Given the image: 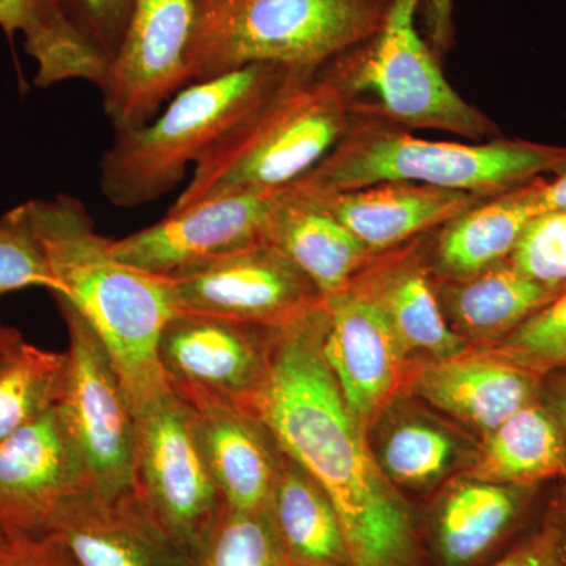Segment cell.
Returning a JSON list of instances; mask_svg holds the SVG:
<instances>
[{
  "label": "cell",
  "instance_id": "6da1fadb",
  "mask_svg": "<svg viewBox=\"0 0 566 566\" xmlns=\"http://www.w3.org/2000/svg\"><path fill=\"white\" fill-rule=\"evenodd\" d=\"M324 331V301L279 327L251 412L333 502L352 566H411V517L327 364Z\"/></svg>",
  "mask_w": 566,
  "mask_h": 566
},
{
  "label": "cell",
  "instance_id": "7a4b0ae2",
  "mask_svg": "<svg viewBox=\"0 0 566 566\" xmlns=\"http://www.w3.org/2000/svg\"><path fill=\"white\" fill-rule=\"evenodd\" d=\"M21 207L61 285L52 296L65 297L102 338L137 415L170 390L158 359L164 327L180 312L169 281L118 260L76 197Z\"/></svg>",
  "mask_w": 566,
  "mask_h": 566
},
{
  "label": "cell",
  "instance_id": "3957f363",
  "mask_svg": "<svg viewBox=\"0 0 566 566\" xmlns=\"http://www.w3.org/2000/svg\"><path fill=\"white\" fill-rule=\"evenodd\" d=\"M359 96L337 62L292 70L193 167L169 211L234 192L286 188L311 172L348 133Z\"/></svg>",
  "mask_w": 566,
  "mask_h": 566
},
{
  "label": "cell",
  "instance_id": "277c9868",
  "mask_svg": "<svg viewBox=\"0 0 566 566\" xmlns=\"http://www.w3.org/2000/svg\"><path fill=\"white\" fill-rule=\"evenodd\" d=\"M564 170L566 147L502 137L483 144L422 139L359 99L348 133L297 182L312 192L419 182L491 199Z\"/></svg>",
  "mask_w": 566,
  "mask_h": 566
},
{
  "label": "cell",
  "instance_id": "5b68a950",
  "mask_svg": "<svg viewBox=\"0 0 566 566\" xmlns=\"http://www.w3.org/2000/svg\"><path fill=\"white\" fill-rule=\"evenodd\" d=\"M395 0H196L189 84L253 63L316 70L370 43Z\"/></svg>",
  "mask_w": 566,
  "mask_h": 566
},
{
  "label": "cell",
  "instance_id": "8992f818",
  "mask_svg": "<svg viewBox=\"0 0 566 566\" xmlns=\"http://www.w3.org/2000/svg\"><path fill=\"white\" fill-rule=\"evenodd\" d=\"M292 70L253 63L192 82L151 122L114 132L99 159V189L107 202L142 207L174 191L189 164L199 163Z\"/></svg>",
  "mask_w": 566,
  "mask_h": 566
},
{
  "label": "cell",
  "instance_id": "52a82bcc",
  "mask_svg": "<svg viewBox=\"0 0 566 566\" xmlns=\"http://www.w3.org/2000/svg\"><path fill=\"white\" fill-rule=\"evenodd\" d=\"M419 0H395L385 29L370 43L338 57L349 87L375 109L409 129H433L465 139H490L499 128L446 80L436 51L416 29Z\"/></svg>",
  "mask_w": 566,
  "mask_h": 566
},
{
  "label": "cell",
  "instance_id": "ba28073f",
  "mask_svg": "<svg viewBox=\"0 0 566 566\" xmlns=\"http://www.w3.org/2000/svg\"><path fill=\"white\" fill-rule=\"evenodd\" d=\"M54 300L69 333V364L57 408L85 485L106 494L133 490L136 415L132 398L91 324L65 297Z\"/></svg>",
  "mask_w": 566,
  "mask_h": 566
},
{
  "label": "cell",
  "instance_id": "9c48e42d",
  "mask_svg": "<svg viewBox=\"0 0 566 566\" xmlns=\"http://www.w3.org/2000/svg\"><path fill=\"white\" fill-rule=\"evenodd\" d=\"M133 488L189 557L226 505L197 439L191 406L172 389L136 415Z\"/></svg>",
  "mask_w": 566,
  "mask_h": 566
},
{
  "label": "cell",
  "instance_id": "30bf717a",
  "mask_svg": "<svg viewBox=\"0 0 566 566\" xmlns=\"http://www.w3.org/2000/svg\"><path fill=\"white\" fill-rule=\"evenodd\" d=\"M167 281L180 312L266 327L285 326L324 301L266 241L211 256Z\"/></svg>",
  "mask_w": 566,
  "mask_h": 566
},
{
  "label": "cell",
  "instance_id": "8fae6325",
  "mask_svg": "<svg viewBox=\"0 0 566 566\" xmlns=\"http://www.w3.org/2000/svg\"><path fill=\"white\" fill-rule=\"evenodd\" d=\"M193 20L196 0H134L120 51L98 85L114 132L151 122L189 85Z\"/></svg>",
  "mask_w": 566,
  "mask_h": 566
},
{
  "label": "cell",
  "instance_id": "7c38bea8",
  "mask_svg": "<svg viewBox=\"0 0 566 566\" xmlns=\"http://www.w3.org/2000/svg\"><path fill=\"white\" fill-rule=\"evenodd\" d=\"M277 329L178 312L159 338V364L175 392L208 395L251 412Z\"/></svg>",
  "mask_w": 566,
  "mask_h": 566
},
{
  "label": "cell",
  "instance_id": "4fadbf2b",
  "mask_svg": "<svg viewBox=\"0 0 566 566\" xmlns=\"http://www.w3.org/2000/svg\"><path fill=\"white\" fill-rule=\"evenodd\" d=\"M292 186L264 192L212 197L163 221L112 241L118 260L144 273L170 277L211 256L262 243L275 208Z\"/></svg>",
  "mask_w": 566,
  "mask_h": 566
},
{
  "label": "cell",
  "instance_id": "5bb4252c",
  "mask_svg": "<svg viewBox=\"0 0 566 566\" xmlns=\"http://www.w3.org/2000/svg\"><path fill=\"white\" fill-rule=\"evenodd\" d=\"M324 307V356L357 422L371 430L403 386L409 353L359 275Z\"/></svg>",
  "mask_w": 566,
  "mask_h": 566
},
{
  "label": "cell",
  "instance_id": "9a60e30c",
  "mask_svg": "<svg viewBox=\"0 0 566 566\" xmlns=\"http://www.w3.org/2000/svg\"><path fill=\"white\" fill-rule=\"evenodd\" d=\"M48 531L61 536L82 566H189L136 491L106 494L84 485L59 505Z\"/></svg>",
  "mask_w": 566,
  "mask_h": 566
},
{
  "label": "cell",
  "instance_id": "2e32d148",
  "mask_svg": "<svg viewBox=\"0 0 566 566\" xmlns=\"http://www.w3.org/2000/svg\"><path fill=\"white\" fill-rule=\"evenodd\" d=\"M84 474L57 405L0 441V528L44 532Z\"/></svg>",
  "mask_w": 566,
  "mask_h": 566
},
{
  "label": "cell",
  "instance_id": "e0dca14e",
  "mask_svg": "<svg viewBox=\"0 0 566 566\" xmlns=\"http://www.w3.org/2000/svg\"><path fill=\"white\" fill-rule=\"evenodd\" d=\"M175 394L191 406L197 439L223 504L241 512L266 510L283 453L262 420L208 395Z\"/></svg>",
  "mask_w": 566,
  "mask_h": 566
},
{
  "label": "cell",
  "instance_id": "ac0fdd59",
  "mask_svg": "<svg viewBox=\"0 0 566 566\" xmlns=\"http://www.w3.org/2000/svg\"><path fill=\"white\" fill-rule=\"evenodd\" d=\"M412 394L486 436L526 406L542 401L543 378L526 368L475 349L428 360L409 381Z\"/></svg>",
  "mask_w": 566,
  "mask_h": 566
},
{
  "label": "cell",
  "instance_id": "d6986e66",
  "mask_svg": "<svg viewBox=\"0 0 566 566\" xmlns=\"http://www.w3.org/2000/svg\"><path fill=\"white\" fill-rule=\"evenodd\" d=\"M307 192L375 253L441 229L485 200L475 193L406 181L379 182L352 191Z\"/></svg>",
  "mask_w": 566,
  "mask_h": 566
},
{
  "label": "cell",
  "instance_id": "ffe728a7",
  "mask_svg": "<svg viewBox=\"0 0 566 566\" xmlns=\"http://www.w3.org/2000/svg\"><path fill=\"white\" fill-rule=\"evenodd\" d=\"M264 241L282 252L323 300L348 289L378 255L297 181L275 208Z\"/></svg>",
  "mask_w": 566,
  "mask_h": 566
},
{
  "label": "cell",
  "instance_id": "44dd1931",
  "mask_svg": "<svg viewBox=\"0 0 566 566\" xmlns=\"http://www.w3.org/2000/svg\"><path fill=\"white\" fill-rule=\"evenodd\" d=\"M417 240V238H416ZM411 240L378 253L359 274L375 294L406 352L423 353L430 360L471 352V345L447 322L433 273L420 256V241Z\"/></svg>",
  "mask_w": 566,
  "mask_h": 566
},
{
  "label": "cell",
  "instance_id": "7402d4cb",
  "mask_svg": "<svg viewBox=\"0 0 566 566\" xmlns=\"http://www.w3.org/2000/svg\"><path fill=\"white\" fill-rule=\"evenodd\" d=\"M434 286L452 329L468 344L482 342V348L501 342L560 294L506 260L458 281L434 279Z\"/></svg>",
  "mask_w": 566,
  "mask_h": 566
},
{
  "label": "cell",
  "instance_id": "603a6c76",
  "mask_svg": "<svg viewBox=\"0 0 566 566\" xmlns=\"http://www.w3.org/2000/svg\"><path fill=\"white\" fill-rule=\"evenodd\" d=\"M538 178L482 200L438 229L431 264L434 277L458 281L509 259L528 222L542 214Z\"/></svg>",
  "mask_w": 566,
  "mask_h": 566
},
{
  "label": "cell",
  "instance_id": "cb8c5ba5",
  "mask_svg": "<svg viewBox=\"0 0 566 566\" xmlns=\"http://www.w3.org/2000/svg\"><path fill=\"white\" fill-rule=\"evenodd\" d=\"M266 510L290 566H352L333 502L285 455Z\"/></svg>",
  "mask_w": 566,
  "mask_h": 566
},
{
  "label": "cell",
  "instance_id": "d4e9b609",
  "mask_svg": "<svg viewBox=\"0 0 566 566\" xmlns=\"http://www.w3.org/2000/svg\"><path fill=\"white\" fill-rule=\"evenodd\" d=\"M482 439L469 463V479L532 488L566 480L564 434L543 401L520 409Z\"/></svg>",
  "mask_w": 566,
  "mask_h": 566
},
{
  "label": "cell",
  "instance_id": "484cf974",
  "mask_svg": "<svg viewBox=\"0 0 566 566\" xmlns=\"http://www.w3.org/2000/svg\"><path fill=\"white\" fill-rule=\"evenodd\" d=\"M535 488L495 485L465 479L447 490L434 517V536L442 560L472 564L485 556L523 516Z\"/></svg>",
  "mask_w": 566,
  "mask_h": 566
},
{
  "label": "cell",
  "instance_id": "4316f807",
  "mask_svg": "<svg viewBox=\"0 0 566 566\" xmlns=\"http://www.w3.org/2000/svg\"><path fill=\"white\" fill-rule=\"evenodd\" d=\"M0 29L36 63L35 84L52 87L66 81H88L98 87L107 59L71 25L57 0H0Z\"/></svg>",
  "mask_w": 566,
  "mask_h": 566
},
{
  "label": "cell",
  "instance_id": "83f0119b",
  "mask_svg": "<svg viewBox=\"0 0 566 566\" xmlns=\"http://www.w3.org/2000/svg\"><path fill=\"white\" fill-rule=\"evenodd\" d=\"M374 455L394 486L424 490L438 485L464 460L463 438L415 411L387 420Z\"/></svg>",
  "mask_w": 566,
  "mask_h": 566
},
{
  "label": "cell",
  "instance_id": "f1b7e54d",
  "mask_svg": "<svg viewBox=\"0 0 566 566\" xmlns=\"http://www.w3.org/2000/svg\"><path fill=\"white\" fill-rule=\"evenodd\" d=\"M66 364V352L40 348L24 337L0 357V441L59 403Z\"/></svg>",
  "mask_w": 566,
  "mask_h": 566
},
{
  "label": "cell",
  "instance_id": "f546056e",
  "mask_svg": "<svg viewBox=\"0 0 566 566\" xmlns=\"http://www.w3.org/2000/svg\"><path fill=\"white\" fill-rule=\"evenodd\" d=\"M189 566H290L268 510L241 512L223 505Z\"/></svg>",
  "mask_w": 566,
  "mask_h": 566
},
{
  "label": "cell",
  "instance_id": "4dcf8cb0",
  "mask_svg": "<svg viewBox=\"0 0 566 566\" xmlns=\"http://www.w3.org/2000/svg\"><path fill=\"white\" fill-rule=\"evenodd\" d=\"M542 376L566 368V290L497 344L480 348Z\"/></svg>",
  "mask_w": 566,
  "mask_h": 566
},
{
  "label": "cell",
  "instance_id": "1f68e13d",
  "mask_svg": "<svg viewBox=\"0 0 566 566\" xmlns=\"http://www.w3.org/2000/svg\"><path fill=\"white\" fill-rule=\"evenodd\" d=\"M28 289L61 293L21 205L0 216V297Z\"/></svg>",
  "mask_w": 566,
  "mask_h": 566
},
{
  "label": "cell",
  "instance_id": "d6a6232c",
  "mask_svg": "<svg viewBox=\"0 0 566 566\" xmlns=\"http://www.w3.org/2000/svg\"><path fill=\"white\" fill-rule=\"evenodd\" d=\"M506 262L539 285L562 293L566 290V210L535 216Z\"/></svg>",
  "mask_w": 566,
  "mask_h": 566
},
{
  "label": "cell",
  "instance_id": "836d02e7",
  "mask_svg": "<svg viewBox=\"0 0 566 566\" xmlns=\"http://www.w3.org/2000/svg\"><path fill=\"white\" fill-rule=\"evenodd\" d=\"M57 2L71 25L111 63L125 40L134 0H57Z\"/></svg>",
  "mask_w": 566,
  "mask_h": 566
},
{
  "label": "cell",
  "instance_id": "e575fe53",
  "mask_svg": "<svg viewBox=\"0 0 566 566\" xmlns=\"http://www.w3.org/2000/svg\"><path fill=\"white\" fill-rule=\"evenodd\" d=\"M0 566H82L54 532H2Z\"/></svg>",
  "mask_w": 566,
  "mask_h": 566
},
{
  "label": "cell",
  "instance_id": "d590c367",
  "mask_svg": "<svg viewBox=\"0 0 566 566\" xmlns=\"http://www.w3.org/2000/svg\"><path fill=\"white\" fill-rule=\"evenodd\" d=\"M566 538L564 499L543 527L491 566H549Z\"/></svg>",
  "mask_w": 566,
  "mask_h": 566
},
{
  "label": "cell",
  "instance_id": "8d00e7d4",
  "mask_svg": "<svg viewBox=\"0 0 566 566\" xmlns=\"http://www.w3.org/2000/svg\"><path fill=\"white\" fill-rule=\"evenodd\" d=\"M542 401L556 417L566 446V368L543 378Z\"/></svg>",
  "mask_w": 566,
  "mask_h": 566
},
{
  "label": "cell",
  "instance_id": "74e56055",
  "mask_svg": "<svg viewBox=\"0 0 566 566\" xmlns=\"http://www.w3.org/2000/svg\"><path fill=\"white\" fill-rule=\"evenodd\" d=\"M538 205L542 212L566 210V170L554 178L539 177L536 180Z\"/></svg>",
  "mask_w": 566,
  "mask_h": 566
},
{
  "label": "cell",
  "instance_id": "f35d334b",
  "mask_svg": "<svg viewBox=\"0 0 566 566\" xmlns=\"http://www.w3.org/2000/svg\"><path fill=\"white\" fill-rule=\"evenodd\" d=\"M22 338V334L17 327L9 326V324L0 322V357L3 356L11 346L18 344Z\"/></svg>",
  "mask_w": 566,
  "mask_h": 566
},
{
  "label": "cell",
  "instance_id": "ab89813d",
  "mask_svg": "<svg viewBox=\"0 0 566 566\" xmlns=\"http://www.w3.org/2000/svg\"><path fill=\"white\" fill-rule=\"evenodd\" d=\"M549 566H566V538L562 546L558 547L556 557H554Z\"/></svg>",
  "mask_w": 566,
  "mask_h": 566
},
{
  "label": "cell",
  "instance_id": "60d3db41",
  "mask_svg": "<svg viewBox=\"0 0 566 566\" xmlns=\"http://www.w3.org/2000/svg\"><path fill=\"white\" fill-rule=\"evenodd\" d=\"M565 515H566V493L564 495Z\"/></svg>",
  "mask_w": 566,
  "mask_h": 566
},
{
  "label": "cell",
  "instance_id": "b9f144b4",
  "mask_svg": "<svg viewBox=\"0 0 566 566\" xmlns=\"http://www.w3.org/2000/svg\"><path fill=\"white\" fill-rule=\"evenodd\" d=\"M0 535H2V528H0Z\"/></svg>",
  "mask_w": 566,
  "mask_h": 566
}]
</instances>
